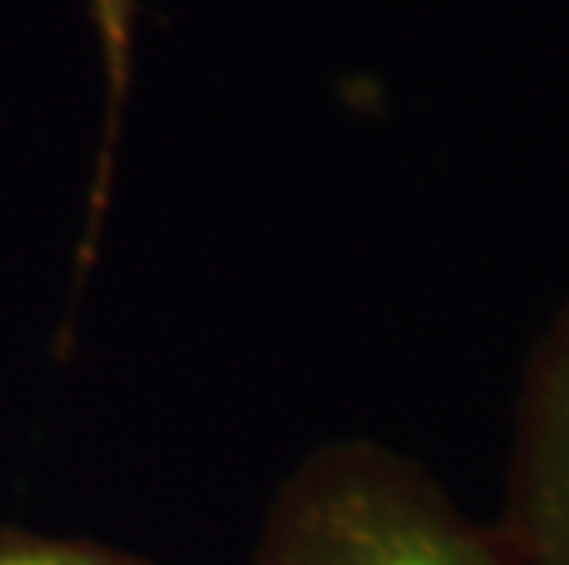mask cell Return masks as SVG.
Wrapping results in <instances>:
<instances>
[{"label":"cell","mask_w":569,"mask_h":565,"mask_svg":"<svg viewBox=\"0 0 569 565\" xmlns=\"http://www.w3.org/2000/svg\"><path fill=\"white\" fill-rule=\"evenodd\" d=\"M258 565H518L419 463L386 444H323L287 477Z\"/></svg>","instance_id":"cell-1"},{"label":"cell","mask_w":569,"mask_h":565,"mask_svg":"<svg viewBox=\"0 0 569 565\" xmlns=\"http://www.w3.org/2000/svg\"><path fill=\"white\" fill-rule=\"evenodd\" d=\"M492 528L518 565H569V302L526 360Z\"/></svg>","instance_id":"cell-2"},{"label":"cell","mask_w":569,"mask_h":565,"mask_svg":"<svg viewBox=\"0 0 569 565\" xmlns=\"http://www.w3.org/2000/svg\"><path fill=\"white\" fill-rule=\"evenodd\" d=\"M89 8H92L96 30H100V44H103L107 89H111V137H114L118 111H122V100H126V89H129L132 16H137V0H89Z\"/></svg>","instance_id":"cell-3"},{"label":"cell","mask_w":569,"mask_h":565,"mask_svg":"<svg viewBox=\"0 0 569 565\" xmlns=\"http://www.w3.org/2000/svg\"><path fill=\"white\" fill-rule=\"evenodd\" d=\"M0 565H148L126 558L118 551L70 539H38V536H0Z\"/></svg>","instance_id":"cell-4"}]
</instances>
